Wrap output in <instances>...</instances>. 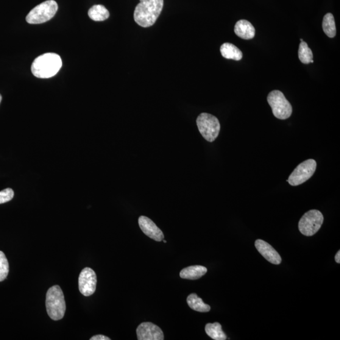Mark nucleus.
<instances>
[{"label":"nucleus","instance_id":"nucleus-21","mask_svg":"<svg viewBox=\"0 0 340 340\" xmlns=\"http://www.w3.org/2000/svg\"><path fill=\"white\" fill-rule=\"evenodd\" d=\"M9 272V264L6 256L0 251V281H4L7 277Z\"/></svg>","mask_w":340,"mask_h":340},{"label":"nucleus","instance_id":"nucleus-24","mask_svg":"<svg viewBox=\"0 0 340 340\" xmlns=\"http://www.w3.org/2000/svg\"><path fill=\"white\" fill-rule=\"evenodd\" d=\"M335 261L337 263H340V251H338L335 256Z\"/></svg>","mask_w":340,"mask_h":340},{"label":"nucleus","instance_id":"nucleus-22","mask_svg":"<svg viewBox=\"0 0 340 340\" xmlns=\"http://www.w3.org/2000/svg\"><path fill=\"white\" fill-rule=\"evenodd\" d=\"M14 197V192L12 188L4 189L0 191V204L10 201Z\"/></svg>","mask_w":340,"mask_h":340},{"label":"nucleus","instance_id":"nucleus-12","mask_svg":"<svg viewBox=\"0 0 340 340\" xmlns=\"http://www.w3.org/2000/svg\"><path fill=\"white\" fill-rule=\"evenodd\" d=\"M255 245L258 252L270 263L275 265L281 263V258L279 253L268 242L262 239H257L255 241Z\"/></svg>","mask_w":340,"mask_h":340},{"label":"nucleus","instance_id":"nucleus-15","mask_svg":"<svg viewBox=\"0 0 340 340\" xmlns=\"http://www.w3.org/2000/svg\"><path fill=\"white\" fill-rule=\"evenodd\" d=\"M220 51L225 59L239 61L242 58V53L240 49L231 43L223 44L220 48Z\"/></svg>","mask_w":340,"mask_h":340},{"label":"nucleus","instance_id":"nucleus-1","mask_svg":"<svg viewBox=\"0 0 340 340\" xmlns=\"http://www.w3.org/2000/svg\"><path fill=\"white\" fill-rule=\"evenodd\" d=\"M164 0H140L134 13V19L139 26L152 27L162 12Z\"/></svg>","mask_w":340,"mask_h":340},{"label":"nucleus","instance_id":"nucleus-17","mask_svg":"<svg viewBox=\"0 0 340 340\" xmlns=\"http://www.w3.org/2000/svg\"><path fill=\"white\" fill-rule=\"evenodd\" d=\"M88 16L91 20L96 22H102L107 20L109 17L110 13L108 10L102 5H96L88 11Z\"/></svg>","mask_w":340,"mask_h":340},{"label":"nucleus","instance_id":"nucleus-3","mask_svg":"<svg viewBox=\"0 0 340 340\" xmlns=\"http://www.w3.org/2000/svg\"><path fill=\"white\" fill-rule=\"evenodd\" d=\"M47 313L52 320L63 319L66 312V302L63 292L59 286L51 287L46 294Z\"/></svg>","mask_w":340,"mask_h":340},{"label":"nucleus","instance_id":"nucleus-11","mask_svg":"<svg viewBox=\"0 0 340 340\" xmlns=\"http://www.w3.org/2000/svg\"><path fill=\"white\" fill-rule=\"evenodd\" d=\"M139 225L141 230L149 238L154 239L155 241L160 242L164 239V235L152 219L146 216L139 217Z\"/></svg>","mask_w":340,"mask_h":340},{"label":"nucleus","instance_id":"nucleus-14","mask_svg":"<svg viewBox=\"0 0 340 340\" xmlns=\"http://www.w3.org/2000/svg\"><path fill=\"white\" fill-rule=\"evenodd\" d=\"M207 272V269L206 267L194 266L188 267L182 270L180 273V276L184 279L197 280L201 278Z\"/></svg>","mask_w":340,"mask_h":340},{"label":"nucleus","instance_id":"nucleus-27","mask_svg":"<svg viewBox=\"0 0 340 340\" xmlns=\"http://www.w3.org/2000/svg\"><path fill=\"white\" fill-rule=\"evenodd\" d=\"M163 242H164V243H166V241H165V240H164V241H163Z\"/></svg>","mask_w":340,"mask_h":340},{"label":"nucleus","instance_id":"nucleus-23","mask_svg":"<svg viewBox=\"0 0 340 340\" xmlns=\"http://www.w3.org/2000/svg\"><path fill=\"white\" fill-rule=\"evenodd\" d=\"M110 338H108L107 336L104 335H102V334H98V335L93 336L91 337L90 340H110Z\"/></svg>","mask_w":340,"mask_h":340},{"label":"nucleus","instance_id":"nucleus-5","mask_svg":"<svg viewBox=\"0 0 340 340\" xmlns=\"http://www.w3.org/2000/svg\"><path fill=\"white\" fill-rule=\"evenodd\" d=\"M197 125L203 138L209 142H213L218 137L221 125L218 119L210 114H200L197 119Z\"/></svg>","mask_w":340,"mask_h":340},{"label":"nucleus","instance_id":"nucleus-13","mask_svg":"<svg viewBox=\"0 0 340 340\" xmlns=\"http://www.w3.org/2000/svg\"><path fill=\"white\" fill-rule=\"evenodd\" d=\"M235 32L237 36L245 40H252L255 35V27L247 20H240L236 22Z\"/></svg>","mask_w":340,"mask_h":340},{"label":"nucleus","instance_id":"nucleus-6","mask_svg":"<svg viewBox=\"0 0 340 340\" xmlns=\"http://www.w3.org/2000/svg\"><path fill=\"white\" fill-rule=\"evenodd\" d=\"M267 101L271 107L272 112L276 118L286 120L292 115V105L284 96L282 92L279 90L270 92L267 97Z\"/></svg>","mask_w":340,"mask_h":340},{"label":"nucleus","instance_id":"nucleus-26","mask_svg":"<svg viewBox=\"0 0 340 340\" xmlns=\"http://www.w3.org/2000/svg\"><path fill=\"white\" fill-rule=\"evenodd\" d=\"M300 41H301V42L304 41L303 40V39H300Z\"/></svg>","mask_w":340,"mask_h":340},{"label":"nucleus","instance_id":"nucleus-4","mask_svg":"<svg viewBox=\"0 0 340 340\" xmlns=\"http://www.w3.org/2000/svg\"><path fill=\"white\" fill-rule=\"evenodd\" d=\"M58 10L57 3L54 0H47L42 3L30 11L26 17L30 24H40L51 20Z\"/></svg>","mask_w":340,"mask_h":340},{"label":"nucleus","instance_id":"nucleus-10","mask_svg":"<svg viewBox=\"0 0 340 340\" xmlns=\"http://www.w3.org/2000/svg\"><path fill=\"white\" fill-rule=\"evenodd\" d=\"M136 333L139 340L164 339V334L161 329L150 322L141 323L138 326Z\"/></svg>","mask_w":340,"mask_h":340},{"label":"nucleus","instance_id":"nucleus-7","mask_svg":"<svg viewBox=\"0 0 340 340\" xmlns=\"http://www.w3.org/2000/svg\"><path fill=\"white\" fill-rule=\"evenodd\" d=\"M324 217L319 211L311 210L306 213L299 222V230L303 235L312 236L320 230Z\"/></svg>","mask_w":340,"mask_h":340},{"label":"nucleus","instance_id":"nucleus-9","mask_svg":"<svg viewBox=\"0 0 340 340\" xmlns=\"http://www.w3.org/2000/svg\"><path fill=\"white\" fill-rule=\"evenodd\" d=\"M97 278L93 269L86 267L80 273L79 290L84 296H90L96 291Z\"/></svg>","mask_w":340,"mask_h":340},{"label":"nucleus","instance_id":"nucleus-19","mask_svg":"<svg viewBox=\"0 0 340 340\" xmlns=\"http://www.w3.org/2000/svg\"><path fill=\"white\" fill-rule=\"evenodd\" d=\"M323 29L325 34L330 38L335 37L336 33L335 21H334L333 14L328 13L326 14L323 21Z\"/></svg>","mask_w":340,"mask_h":340},{"label":"nucleus","instance_id":"nucleus-20","mask_svg":"<svg viewBox=\"0 0 340 340\" xmlns=\"http://www.w3.org/2000/svg\"><path fill=\"white\" fill-rule=\"evenodd\" d=\"M298 54H299V58L301 63L306 64V65H308L311 63V61L313 60V52L309 48L308 44L305 41L301 42Z\"/></svg>","mask_w":340,"mask_h":340},{"label":"nucleus","instance_id":"nucleus-16","mask_svg":"<svg viewBox=\"0 0 340 340\" xmlns=\"http://www.w3.org/2000/svg\"><path fill=\"white\" fill-rule=\"evenodd\" d=\"M186 301L189 307L194 311L200 313H207L211 311L210 306L203 303L201 298L198 297L196 294L189 295Z\"/></svg>","mask_w":340,"mask_h":340},{"label":"nucleus","instance_id":"nucleus-25","mask_svg":"<svg viewBox=\"0 0 340 340\" xmlns=\"http://www.w3.org/2000/svg\"><path fill=\"white\" fill-rule=\"evenodd\" d=\"M2 100V97L1 95H0V103H1Z\"/></svg>","mask_w":340,"mask_h":340},{"label":"nucleus","instance_id":"nucleus-8","mask_svg":"<svg viewBox=\"0 0 340 340\" xmlns=\"http://www.w3.org/2000/svg\"><path fill=\"white\" fill-rule=\"evenodd\" d=\"M317 166L316 161L313 159L306 160L296 167L290 175L288 182L292 186L300 185L313 177Z\"/></svg>","mask_w":340,"mask_h":340},{"label":"nucleus","instance_id":"nucleus-2","mask_svg":"<svg viewBox=\"0 0 340 340\" xmlns=\"http://www.w3.org/2000/svg\"><path fill=\"white\" fill-rule=\"evenodd\" d=\"M62 64L59 55L55 53H46L33 61L31 71L35 77L49 79L59 72Z\"/></svg>","mask_w":340,"mask_h":340},{"label":"nucleus","instance_id":"nucleus-18","mask_svg":"<svg viewBox=\"0 0 340 340\" xmlns=\"http://www.w3.org/2000/svg\"><path fill=\"white\" fill-rule=\"evenodd\" d=\"M205 330L207 335L212 339L215 340H225L227 339L224 331L222 330V326L219 323H208L206 325Z\"/></svg>","mask_w":340,"mask_h":340}]
</instances>
